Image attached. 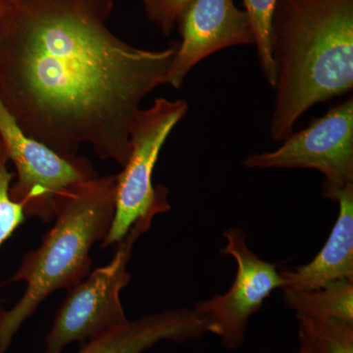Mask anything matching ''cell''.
Returning a JSON list of instances; mask_svg holds the SVG:
<instances>
[{"instance_id":"obj_12","label":"cell","mask_w":353,"mask_h":353,"mask_svg":"<svg viewBox=\"0 0 353 353\" xmlns=\"http://www.w3.org/2000/svg\"><path fill=\"white\" fill-rule=\"evenodd\" d=\"M285 305L296 315L353 323V282L340 280L312 290H283Z\"/></svg>"},{"instance_id":"obj_6","label":"cell","mask_w":353,"mask_h":353,"mask_svg":"<svg viewBox=\"0 0 353 353\" xmlns=\"http://www.w3.org/2000/svg\"><path fill=\"white\" fill-rule=\"evenodd\" d=\"M0 139L16 181L10 196L24 209L27 218L46 223L54 219L55 202L72 185L97 178L92 162L83 157H63L26 134L0 101Z\"/></svg>"},{"instance_id":"obj_5","label":"cell","mask_w":353,"mask_h":353,"mask_svg":"<svg viewBox=\"0 0 353 353\" xmlns=\"http://www.w3.org/2000/svg\"><path fill=\"white\" fill-rule=\"evenodd\" d=\"M154 217L150 215L137 221L117 243L113 259L68 290L46 336L43 353H61L76 341L85 345L129 322L120 294L131 281L128 264L132 248L139 236L150 229Z\"/></svg>"},{"instance_id":"obj_9","label":"cell","mask_w":353,"mask_h":353,"mask_svg":"<svg viewBox=\"0 0 353 353\" xmlns=\"http://www.w3.org/2000/svg\"><path fill=\"white\" fill-rule=\"evenodd\" d=\"M181 41L176 43L167 85L182 87L199 62L217 51L238 46H255L250 18L234 0H190L179 14Z\"/></svg>"},{"instance_id":"obj_7","label":"cell","mask_w":353,"mask_h":353,"mask_svg":"<svg viewBox=\"0 0 353 353\" xmlns=\"http://www.w3.org/2000/svg\"><path fill=\"white\" fill-rule=\"evenodd\" d=\"M243 164L250 169H315L325 176L324 197L353 185L352 97L292 132L277 150L248 155Z\"/></svg>"},{"instance_id":"obj_16","label":"cell","mask_w":353,"mask_h":353,"mask_svg":"<svg viewBox=\"0 0 353 353\" xmlns=\"http://www.w3.org/2000/svg\"><path fill=\"white\" fill-rule=\"evenodd\" d=\"M148 20L165 36H170L179 14L190 0H141Z\"/></svg>"},{"instance_id":"obj_2","label":"cell","mask_w":353,"mask_h":353,"mask_svg":"<svg viewBox=\"0 0 353 353\" xmlns=\"http://www.w3.org/2000/svg\"><path fill=\"white\" fill-rule=\"evenodd\" d=\"M270 50L276 71L270 136L283 141L308 109L352 92L353 0H277Z\"/></svg>"},{"instance_id":"obj_10","label":"cell","mask_w":353,"mask_h":353,"mask_svg":"<svg viewBox=\"0 0 353 353\" xmlns=\"http://www.w3.org/2000/svg\"><path fill=\"white\" fill-rule=\"evenodd\" d=\"M325 199L338 202V219L319 253L303 266L280 270L283 290L305 292L340 280L353 282V185L331 192Z\"/></svg>"},{"instance_id":"obj_13","label":"cell","mask_w":353,"mask_h":353,"mask_svg":"<svg viewBox=\"0 0 353 353\" xmlns=\"http://www.w3.org/2000/svg\"><path fill=\"white\" fill-rule=\"evenodd\" d=\"M301 347L307 353H353V323L296 315Z\"/></svg>"},{"instance_id":"obj_18","label":"cell","mask_w":353,"mask_h":353,"mask_svg":"<svg viewBox=\"0 0 353 353\" xmlns=\"http://www.w3.org/2000/svg\"><path fill=\"white\" fill-rule=\"evenodd\" d=\"M297 353H307V352H306V350H304V348L301 347V348H299V352H297Z\"/></svg>"},{"instance_id":"obj_17","label":"cell","mask_w":353,"mask_h":353,"mask_svg":"<svg viewBox=\"0 0 353 353\" xmlns=\"http://www.w3.org/2000/svg\"><path fill=\"white\" fill-rule=\"evenodd\" d=\"M7 6H8V0H0V21L6 13Z\"/></svg>"},{"instance_id":"obj_1","label":"cell","mask_w":353,"mask_h":353,"mask_svg":"<svg viewBox=\"0 0 353 353\" xmlns=\"http://www.w3.org/2000/svg\"><path fill=\"white\" fill-rule=\"evenodd\" d=\"M114 0H8L0 21V101L63 157L83 145L121 167L132 122L167 77L176 43L136 48L108 27Z\"/></svg>"},{"instance_id":"obj_3","label":"cell","mask_w":353,"mask_h":353,"mask_svg":"<svg viewBox=\"0 0 353 353\" xmlns=\"http://www.w3.org/2000/svg\"><path fill=\"white\" fill-rule=\"evenodd\" d=\"M116 175L72 185L58 197L54 225L36 250L26 253L9 282H25L24 294L0 313V353H6L21 326L59 290H70L92 268L90 250L108 238L115 215Z\"/></svg>"},{"instance_id":"obj_8","label":"cell","mask_w":353,"mask_h":353,"mask_svg":"<svg viewBox=\"0 0 353 353\" xmlns=\"http://www.w3.org/2000/svg\"><path fill=\"white\" fill-rule=\"evenodd\" d=\"M226 246L223 255L233 257L236 278L224 294L199 301L192 310L205 325L208 333L216 334L230 350L241 347L250 318L259 312L272 292L284 282L276 265L260 259L246 245L243 230L232 227L224 232Z\"/></svg>"},{"instance_id":"obj_15","label":"cell","mask_w":353,"mask_h":353,"mask_svg":"<svg viewBox=\"0 0 353 353\" xmlns=\"http://www.w3.org/2000/svg\"><path fill=\"white\" fill-rule=\"evenodd\" d=\"M8 164L6 146L0 139V248L27 220L24 209L11 199L10 187L15 174L9 171Z\"/></svg>"},{"instance_id":"obj_14","label":"cell","mask_w":353,"mask_h":353,"mask_svg":"<svg viewBox=\"0 0 353 353\" xmlns=\"http://www.w3.org/2000/svg\"><path fill=\"white\" fill-rule=\"evenodd\" d=\"M276 2L277 0H243V10L254 32L260 67L272 88L275 87L276 71L270 50V29Z\"/></svg>"},{"instance_id":"obj_4","label":"cell","mask_w":353,"mask_h":353,"mask_svg":"<svg viewBox=\"0 0 353 353\" xmlns=\"http://www.w3.org/2000/svg\"><path fill=\"white\" fill-rule=\"evenodd\" d=\"M188 111L189 105L183 99L158 97L150 108H141L137 113L130 136L129 157L116 175L112 226L102 248L117 245L141 218L170 210L169 190L164 185H153V171L167 139Z\"/></svg>"},{"instance_id":"obj_11","label":"cell","mask_w":353,"mask_h":353,"mask_svg":"<svg viewBox=\"0 0 353 353\" xmlns=\"http://www.w3.org/2000/svg\"><path fill=\"white\" fill-rule=\"evenodd\" d=\"M192 326L183 309L141 316L125 326L88 341L79 353H143L161 341L185 343Z\"/></svg>"}]
</instances>
